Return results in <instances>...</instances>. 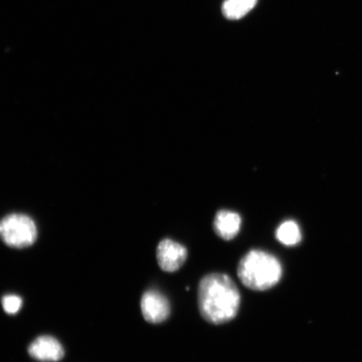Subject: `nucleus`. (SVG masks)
<instances>
[{"label":"nucleus","mask_w":362,"mask_h":362,"mask_svg":"<svg viewBox=\"0 0 362 362\" xmlns=\"http://www.w3.org/2000/svg\"><path fill=\"white\" fill-rule=\"evenodd\" d=\"M241 294L233 280L224 274L205 276L199 284L198 306L208 323L221 325L237 316Z\"/></svg>","instance_id":"1"},{"label":"nucleus","mask_w":362,"mask_h":362,"mask_svg":"<svg viewBox=\"0 0 362 362\" xmlns=\"http://www.w3.org/2000/svg\"><path fill=\"white\" fill-rule=\"evenodd\" d=\"M282 274V265L277 257L262 250L249 252L238 267L240 281L255 291H265L274 287Z\"/></svg>","instance_id":"2"},{"label":"nucleus","mask_w":362,"mask_h":362,"mask_svg":"<svg viewBox=\"0 0 362 362\" xmlns=\"http://www.w3.org/2000/svg\"><path fill=\"white\" fill-rule=\"evenodd\" d=\"M0 238L11 247H28L37 238V228L28 216L8 215L0 221Z\"/></svg>","instance_id":"3"},{"label":"nucleus","mask_w":362,"mask_h":362,"mask_svg":"<svg viewBox=\"0 0 362 362\" xmlns=\"http://www.w3.org/2000/svg\"><path fill=\"white\" fill-rule=\"evenodd\" d=\"M158 264L167 273H175L187 259V249L173 240L166 238L158 243L156 251Z\"/></svg>","instance_id":"4"},{"label":"nucleus","mask_w":362,"mask_h":362,"mask_svg":"<svg viewBox=\"0 0 362 362\" xmlns=\"http://www.w3.org/2000/svg\"><path fill=\"white\" fill-rule=\"evenodd\" d=\"M141 310L148 323L164 322L170 315V305L164 294L157 291H148L143 294Z\"/></svg>","instance_id":"5"},{"label":"nucleus","mask_w":362,"mask_h":362,"mask_svg":"<svg viewBox=\"0 0 362 362\" xmlns=\"http://www.w3.org/2000/svg\"><path fill=\"white\" fill-rule=\"evenodd\" d=\"M29 354L36 361L57 362L64 357L65 351L62 344L51 336L36 338L28 348Z\"/></svg>","instance_id":"6"},{"label":"nucleus","mask_w":362,"mask_h":362,"mask_svg":"<svg viewBox=\"0 0 362 362\" xmlns=\"http://www.w3.org/2000/svg\"><path fill=\"white\" fill-rule=\"evenodd\" d=\"M242 218L236 212L221 210L217 212L214 220V230L217 236L230 241L233 240L241 229Z\"/></svg>","instance_id":"7"},{"label":"nucleus","mask_w":362,"mask_h":362,"mask_svg":"<svg viewBox=\"0 0 362 362\" xmlns=\"http://www.w3.org/2000/svg\"><path fill=\"white\" fill-rule=\"evenodd\" d=\"M257 0H225L223 13L226 19L238 21L255 8Z\"/></svg>","instance_id":"8"},{"label":"nucleus","mask_w":362,"mask_h":362,"mask_svg":"<svg viewBox=\"0 0 362 362\" xmlns=\"http://www.w3.org/2000/svg\"><path fill=\"white\" fill-rule=\"evenodd\" d=\"M276 238L285 246L293 247L301 241L300 226L293 221H284L276 230Z\"/></svg>","instance_id":"9"},{"label":"nucleus","mask_w":362,"mask_h":362,"mask_svg":"<svg viewBox=\"0 0 362 362\" xmlns=\"http://www.w3.org/2000/svg\"><path fill=\"white\" fill-rule=\"evenodd\" d=\"M4 310L8 315H16L22 306V298L15 294H8L2 298Z\"/></svg>","instance_id":"10"}]
</instances>
